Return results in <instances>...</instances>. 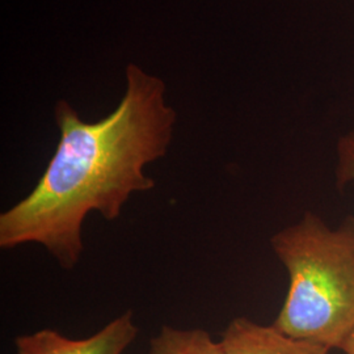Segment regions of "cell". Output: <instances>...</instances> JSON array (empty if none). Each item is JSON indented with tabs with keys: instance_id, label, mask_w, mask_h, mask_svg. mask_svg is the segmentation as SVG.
Wrapping results in <instances>:
<instances>
[{
	"instance_id": "cell-3",
	"label": "cell",
	"mask_w": 354,
	"mask_h": 354,
	"mask_svg": "<svg viewBox=\"0 0 354 354\" xmlns=\"http://www.w3.org/2000/svg\"><path fill=\"white\" fill-rule=\"evenodd\" d=\"M137 335L138 327L129 310L87 339L73 340L46 328L17 336L15 348L16 354H122Z\"/></svg>"
},
{
	"instance_id": "cell-2",
	"label": "cell",
	"mask_w": 354,
	"mask_h": 354,
	"mask_svg": "<svg viewBox=\"0 0 354 354\" xmlns=\"http://www.w3.org/2000/svg\"><path fill=\"white\" fill-rule=\"evenodd\" d=\"M270 245L289 286L273 326L285 335L342 349L354 330V216L330 228L308 212Z\"/></svg>"
},
{
	"instance_id": "cell-7",
	"label": "cell",
	"mask_w": 354,
	"mask_h": 354,
	"mask_svg": "<svg viewBox=\"0 0 354 354\" xmlns=\"http://www.w3.org/2000/svg\"><path fill=\"white\" fill-rule=\"evenodd\" d=\"M340 351L345 354H354V330L353 333L346 339V342H344Z\"/></svg>"
},
{
	"instance_id": "cell-6",
	"label": "cell",
	"mask_w": 354,
	"mask_h": 354,
	"mask_svg": "<svg viewBox=\"0 0 354 354\" xmlns=\"http://www.w3.org/2000/svg\"><path fill=\"white\" fill-rule=\"evenodd\" d=\"M337 185L342 188L354 184V131H351L337 142Z\"/></svg>"
},
{
	"instance_id": "cell-5",
	"label": "cell",
	"mask_w": 354,
	"mask_h": 354,
	"mask_svg": "<svg viewBox=\"0 0 354 354\" xmlns=\"http://www.w3.org/2000/svg\"><path fill=\"white\" fill-rule=\"evenodd\" d=\"M149 354H226L222 342H215L207 330L163 326L150 340Z\"/></svg>"
},
{
	"instance_id": "cell-1",
	"label": "cell",
	"mask_w": 354,
	"mask_h": 354,
	"mask_svg": "<svg viewBox=\"0 0 354 354\" xmlns=\"http://www.w3.org/2000/svg\"><path fill=\"white\" fill-rule=\"evenodd\" d=\"M176 121L165 82L137 64L127 66L122 100L97 122L57 102L58 146L36 187L0 214V248L38 244L64 269L75 268L86 218L97 213L113 222L133 194L155 188L145 168L165 158Z\"/></svg>"
},
{
	"instance_id": "cell-4",
	"label": "cell",
	"mask_w": 354,
	"mask_h": 354,
	"mask_svg": "<svg viewBox=\"0 0 354 354\" xmlns=\"http://www.w3.org/2000/svg\"><path fill=\"white\" fill-rule=\"evenodd\" d=\"M219 342L226 354H328L327 346L290 337L245 317L232 319Z\"/></svg>"
}]
</instances>
